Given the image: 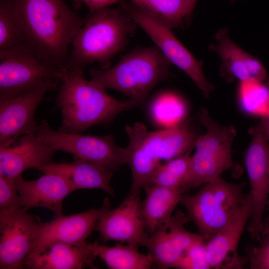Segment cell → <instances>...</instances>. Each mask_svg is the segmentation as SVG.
Masks as SVG:
<instances>
[{"label":"cell","mask_w":269,"mask_h":269,"mask_svg":"<svg viewBox=\"0 0 269 269\" xmlns=\"http://www.w3.org/2000/svg\"><path fill=\"white\" fill-rule=\"evenodd\" d=\"M27 44L63 69L84 19L63 0H14Z\"/></svg>","instance_id":"6da1fadb"},{"label":"cell","mask_w":269,"mask_h":269,"mask_svg":"<svg viewBox=\"0 0 269 269\" xmlns=\"http://www.w3.org/2000/svg\"><path fill=\"white\" fill-rule=\"evenodd\" d=\"M81 69H66L63 75L57 103L62 114L58 131L82 134L87 129L110 123L122 112L137 106L131 100L117 99L83 75Z\"/></svg>","instance_id":"7a4b0ae2"},{"label":"cell","mask_w":269,"mask_h":269,"mask_svg":"<svg viewBox=\"0 0 269 269\" xmlns=\"http://www.w3.org/2000/svg\"><path fill=\"white\" fill-rule=\"evenodd\" d=\"M135 25L121 6L90 11L72 42L67 68L84 70L95 63L102 68L109 67L112 59L126 46Z\"/></svg>","instance_id":"3957f363"},{"label":"cell","mask_w":269,"mask_h":269,"mask_svg":"<svg viewBox=\"0 0 269 269\" xmlns=\"http://www.w3.org/2000/svg\"><path fill=\"white\" fill-rule=\"evenodd\" d=\"M171 64L156 46L139 48L112 67L91 69L90 81L120 92L141 106L152 89L169 76Z\"/></svg>","instance_id":"277c9868"},{"label":"cell","mask_w":269,"mask_h":269,"mask_svg":"<svg viewBox=\"0 0 269 269\" xmlns=\"http://www.w3.org/2000/svg\"><path fill=\"white\" fill-rule=\"evenodd\" d=\"M28 44L0 50V99L56 87L64 71Z\"/></svg>","instance_id":"5b68a950"},{"label":"cell","mask_w":269,"mask_h":269,"mask_svg":"<svg viewBox=\"0 0 269 269\" xmlns=\"http://www.w3.org/2000/svg\"><path fill=\"white\" fill-rule=\"evenodd\" d=\"M245 185L230 183L219 176L203 185L194 194L182 196L180 203L205 240L210 239L238 213L245 200Z\"/></svg>","instance_id":"8992f818"},{"label":"cell","mask_w":269,"mask_h":269,"mask_svg":"<svg viewBox=\"0 0 269 269\" xmlns=\"http://www.w3.org/2000/svg\"><path fill=\"white\" fill-rule=\"evenodd\" d=\"M198 116L206 132L196 140V151L191 155L185 190L202 186L233 166L232 146L236 135L235 127L215 121L204 108H201Z\"/></svg>","instance_id":"52a82bcc"},{"label":"cell","mask_w":269,"mask_h":269,"mask_svg":"<svg viewBox=\"0 0 269 269\" xmlns=\"http://www.w3.org/2000/svg\"><path fill=\"white\" fill-rule=\"evenodd\" d=\"M36 135L41 141L57 150L71 153L113 172L128 163V147L117 145L112 134L62 133L53 130L44 120L39 125Z\"/></svg>","instance_id":"ba28073f"},{"label":"cell","mask_w":269,"mask_h":269,"mask_svg":"<svg viewBox=\"0 0 269 269\" xmlns=\"http://www.w3.org/2000/svg\"><path fill=\"white\" fill-rule=\"evenodd\" d=\"M120 6L147 33L169 62L186 73L207 98L214 87L205 76L202 63L175 36L172 28L130 1H123Z\"/></svg>","instance_id":"9c48e42d"},{"label":"cell","mask_w":269,"mask_h":269,"mask_svg":"<svg viewBox=\"0 0 269 269\" xmlns=\"http://www.w3.org/2000/svg\"><path fill=\"white\" fill-rule=\"evenodd\" d=\"M42 221L21 208L0 214V269H23L32 252Z\"/></svg>","instance_id":"30bf717a"},{"label":"cell","mask_w":269,"mask_h":269,"mask_svg":"<svg viewBox=\"0 0 269 269\" xmlns=\"http://www.w3.org/2000/svg\"><path fill=\"white\" fill-rule=\"evenodd\" d=\"M249 132L253 137L244 160L251 186L253 210L247 229L253 239H260L269 195V141L255 126L251 127Z\"/></svg>","instance_id":"8fae6325"},{"label":"cell","mask_w":269,"mask_h":269,"mask_svg":"<svg viewBox=\"0 0 269 269\" xmlns=\"http://www.w3.org/2000/svg\"><path fill=\"white\" fill-rule=\"evenodd\" d=\"M190 221L188 215L178 210L147 237L142 246L158 268H175L190 248L204 242L200 234L186 230L185 225Z\"/></svg>","instance_id":"7c38bea8"},{"label":"cell","mask_w":269,"mask_h":269,"mask_svg":"<svg viewBox=\"0 0 269 269\" xmlns=\"http://www.w3.org/2000/svg\"><path fill=\"white\" fill-rule=\"evenodd\" d=\"M146 229L138 191L129 192L120 205L106 212L95 229L105 242L117 241L138 247L142 246L148 236Z\"/></svg>","instance_id":"4fadbf2b"},{"label":"cell","mask_w":269,"mask_h":269,"mask_svg":"<svg viewBox=\"0 0 269 269\" xmlns=\"http://www.w3.org/2000/svg\"><path fill=\"white\" fill-rule=\"evenodd\" d=\"M110 209V199L106 197L100 208L94 207L80 213L62 215L49 222H42L31 253L57 243L77 245L86 243L100 218Z\"/></svg>","instance_id":"5bb4252c"},{"label":"cell","mask_w":269,"mask_h":269,"mask_svg":"<svg viewBox=\"0 0 269 269\" xmlns=\"http://www.w3.org/2000/svg\"><path fill=\"white\" fill-rule=\"evenodd\" d=\"M251 192L234 217L205 243L207 260L210 269H242L246 259L237 253L242 234L253 213Z\"/></svg>","instance_id":"9a60e30c"},{"label":"cell","mask_w":269,"mask_h":269,"mask_svg":"<svg viewBox=\"0 0 269 269\" xmlns=\"http://www.w3.org/2000/svg\"><path fill=\"white\" fill-rule=\"evenodd\" d=\"M129 138V161L132 174V184L129 192L140 191L147 185L155 169L161 163L159 143L163 130H147L141 123L125 127Z\"/></svg>","instance_id":"2e32d148"},{"label":"cell","mask_w":269,"mask_h":269,"mask_svg":"<svg viewBox=\"0 0 269 269\" xmlns=\"http://www.w3.org/2000/svg\"><path fill=\"white\" fill-rule=\"evenodd\" d=\"M50 90L45 87L14 98L0 99V146L11 145L24 135L37 134L39 124L35 113Z\"/></svg>","instance_id":"e0dca14e"},{"label":"cell","mask_w":269,"mask_h":269,"mask_svg":"<svg viewBox=\"0 0 269 269\" xmlns=\"http://www.w3.org/2000/svg\"><path fill=\"white\" fill-rule=\"evenodd\" d=\"M57 150L41 141L36 134L18 138L11 145L0 146V176L14 180L25 170L53 162Z\"/></svg>","instance_id":"ac0fdd59"},{"label":"cell","mask_w":269,"mask_h":269,"mask_svg":"<svg viewBox=\"0 0 269 269\" xmlns=\"http://www.w3.org/2000/svg\"><path fill=\"white\" fill-rule=\"evenodd\" d=\"M14 183L22 199L24 209L45 208L52 211L57 217L64 215L63 200L74 192L63 177L52 173H45L42 176L29 181L24 180L21 175Z\"/></svg>","instance_id":"d6986e66"},{"label":"cell","mask_w":269,"mask_h":269,"mask_svg":"<svg viewBox=\"0 0 269 269\" xmlns=\"http://www.w3.org/2000/svg\"><path fill=\"white\" fill-rule=\"evenodd\" d=\"M215 38L216 43L210 46V49L220 57L221 74L228 81L263 82L267 79V73L262 63L236 44L226 29L219 30Z\"/></svg>","instance_id":"ffe728a7"},{"label":"cell","mask_w":269,"mask_h":269,"mask_svg":"<svg viewBox=\"0 0 269 269\" xmlns=\"http://www.w3.org/2000/svg\"><path fill=\"white\" fill-rule=\"evenodd\" d=\"M90 243L72 245L61 243L50 245L43 250L30 254L23 262V269H80L97 268Z\"/></svg>","instance_id":"44dd1931"},{"label":"cell","mask_w":269,"mask_h":269,"mask_svg":"<svg viewBox=\"0 0 269 269\" xmlns=\"http://www.w3.org/2000/svg\"><path fill=\"white\" fill-rule=\"evenodd\" d=\"M35 169L44 173H52L62 176L73 191L96 188L115 196L114 190L111 185L114 172L79 157L74 156V160L70 162H52L40 166Z\"/></svg>","instance_id":"7402d4cb"},{"label":"cell","mask_w":269,"mask_h":269,"mask_svg":"<svg viewBox=\"0 0 269 269\" xmlns=\"http://www.w3.org/2000/svg\"><path fill=\"white\" fill-rule=\"evenodd\" d=\"M141 210L150 234L169 219L183 195V188H170L151 184L146 186Z\"/></svg>","instance_id":"603a6c76"},{"label":"cell","mask_w":269,"mask_h":269,"mask_svg":"<svg viewBox=\"0 0 269 269\" xmlns=\"http://www.w3.org/2000/svg\"><path fill=\"white\" fill-rule=\"evenodd\" d=\"M171 28L190 21L197 0H129Z\"/></svg>","instance_id":"cb8c5ba5"},{"label":"cell","mask_w":269,"mask_h":269,"mask_svg":"<svg viewBox=\"0 0 269 269\" xmlns=\"http://www.w3.org/2000/svg\"><path fill=\"white\" fill-rule=\"evenodd\" d=\"M94 254L111 269H148L154 264L152 256L140 253L137 246L117 244L110 247L90 243Z\"/></svg>","instance_id":"d4e9b609"},{"label":"cell","mask_w":269,"mask_h":269,"mask_svg":"<svg viewBox=\"0 0 269 269\" xmlns=\"http://www.w3.org/2000/svg\"><path fill=\"white\" fill-rule=\"evenodd\" d=\"M190 162L191 155L188 152L161 163L154 171L147 185L154 184L170 188H183L185 190Z\"/></svg>","instance_id":"484cf974"},{"label":"cell","mask_w":269,"mask_h":269,"mask_svg":"<svg viewBox=\"0 0 269 269\" xmlns=\"http://www.w3.org/2000/svg\"><path fill=\"white\" fill-rule=\"evenodd\" d=\"M197 137L186 124L163 129L159 143L161 161L166 162L190 152Z\"/></svg>","instance_id":"4316f807"},{"label":"cell","mask_w":269,"mask_h":269,"mask_svg":"<svg viewBox=\"0 0 269 269\" xmlns=\"http://www.w3.org/2000/svg\"><path fill=\"white\" fill-rule=\"evenodd\" d=\"M27 44L14 0H0V50Z\"/></svg>","instance_id":"83f0119b"},{"label":"cell","mask_w":269,"mask_h":269,"mask_svg":"<svg viewBox=\"0 0 269 269\" xmlns=\"http://www.w3.org/2000/svg\"><path fill=\"white\" fill-rule=\"evenodd\" d=\"M185 105L178 95L172 93H164L153 100L150 115L153 121L161 125L174 127L184 117Z\"/></svg>","instance_id":"f1b7e54d"},{"label":"cell","mask_w":269,"mask_h":269,"mask_svg":"<svg viewBox=\"0 0 269 269\" xmlns=\"http://www.w3.org/2000/svg\"><path fill=\"white\" fill-rule=\"evenodd\" d=\"M238 94L242 106H251L250 113L253 112V106H255V114L262 117L269 112V88L263 82H240Z\"/></svg>","instance_id":"f546056e"},{"label":"cell","mask_w":269,"mask_h":269,"mask_svg":"<svg viewBox=\"0 0 269 269\" xmlns=\"http://www.w3.org/2000/svg\"><path fill=\"white\" fill-rule=\"evenodd\" d=\"M14 181L0 176V214L23 208L22 199Z\"/></svg>","instance_id":"4dcf8cb0"},{"label":"cell","mask_w":269,"mask_h":269,"mask_svg":"<svg viewBox=\"0 0 269 269\" xmlns=\"http://www.w3.org/2000/svg\"><path fill=\"white\" fill-rule=\"evenodd\" d=\"M175 268L181 269H208L204 242L190 248L182 256Z\"/></svg>","instance_id":"1f68e13d"},{"label":"cell","mask_w":269,"mask_h":269,"mask_svg":"<svg viewBox=\"0 0 269 269\" xmlns=\"http://www.w3.org/2000/svg\"><path fill=\"white\" fill-rule=\"evenodd\" d=\"M266 235L268 236L264 244L250 253L251 269H269V231Z\"/></svg>","instance_id":"d6a6232c"},{"label":"cell","mask_w":269,"mask_h":269,"mask_svg":"<svg viewBox=\"0 0 269 269\" xmlns=\"http://www.w3.org/2000/svg\"><path fill=\"white\" fill-rule=\"evenodd\" d=\"M124 0H73L74 6L78 8L82 3H85L90 11L97 10L109 6L122 2Z\"/></svg>","instance_id":"836d02e7"},{"label":"cell","mask_w":269,"mask_h":269,"mask_svg":"<svg viewBox=\"0 0 269 269\" xmlns=\"http://www.w3.org/2000/svg\"><path fill=\"white\" fill-rule=\"evenodd\" d=\"M255 127L258 129L266 139L269 141V112L262 117L260 122Z\"/></svg>","instance_id":"e575fe53"},{"label":"cell","mask_w":269,"mask_h":269,"mask_svg":"<svg viewBox=\"0 0 269 269\" xmlns=\"http://www.w3.org/2000/svg\"><path fill=\"white\" fill-rule=\"evenodd\" d=\"M266 210H268V213L266 218L264 219L262 236H265L269 231V195L267 204Z\"/></svg>","instance_id":"d590c367"},{"label":"cell","mask_w":269,"mask_h":269,"mask_svg":"<svg viewBox=\"0 0 269 269\" xmlns=\"http://www.w3.org/2000/svg\"><path fill=\"white\" fill-rule=\"evenodd\" d=\"M266 85L268 86V87L269 88V79L267 81Z\"/></svg>","instance_id":"8d00e7d4"},{"label":"cell","mask_w":269,"mask_h":269,"mask_svg":"<svg viewBox=\"0 0 269 269\" xmlns=\"http://www.w3.org/2000/svg\"><path fill=\"white\" fill-rule=\"evenodd\" d=\"M235 0H231V1L232 2H233L235 1Z\"/></svg>","instance_id":"74e56055"}]
</instances>
